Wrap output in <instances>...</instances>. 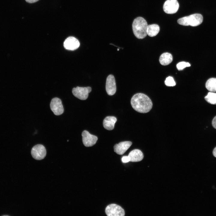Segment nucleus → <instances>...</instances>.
<instances>
[{
	"label": "nucleus",
	"mask_w": 216,
	"mask_h": 216,
	"mask_svg": "<svg viewBox=\"0 0 216 216\" xmlns=\"http://www.w3.org/2000/svg\"><path fill=\"white\" fill-rule=\"evenodd\" d=\"M130 103L135 110L142 113L148 112L152 106V103L150 98L146 95L141 93L134 94L131 99Z\"/></svg>",
	"instance_id": "obj_1"
},
{
	"label": "nucleus",
	"mask_w": 216,
	"mask_h": 216,
	"mask_svg": "<svg viewBox=\"0 0 216 216\" xmlns=\"http://www.w3.org/2000/svg\"><path fill=\"white\" fill-rule=\"evenodd\" d=\"M148 24L143 18L138 17L135 18L132 24V29L134 35L138 39H143L147 35Z\"/></svg>",
	"instance_id": "obj_2"
},
{
	"label": "nucleus",
	"mask_w": 216,
	"mask_h": 216,
	"mask_svg": "<svg viewBox=\"0 0 216 216\" xmlns=\"http://www.w3.org/2000/svg\"><path fill=\"white\" fill-rule=\"evenodd\" d=\"M203 20V17L201 14H195L180 18L178 20L177 22L183 26H196L202 23Z\"/></svg>",
	"instance_id": "obj_3"
},
{
	"label": "nucleus",
	"mask_w": 216,
	"mask_h": 216,
	"mask_svg": "<svg viewBox=\"0 0 216 216\" xmlns=\"http://www.w3.org/2000/svg\"><path fill=\"white\" fill-rule=\"evenodd\" d=\"M91 91L92 88L89 86L84 87L77 86L73 88L72 92L74 96L79 99L84 100L87 98L88 94Z\"/></svg>",
	"instance_id": "obj_4"
},
{
	"label": "nucleus",
	"mask_w": 216,
	"mask_h": 216,
	"mask_svg": "<svg viewBox=\"0 0 216 216\" xmlns=\"http://www.w3.org/2000/svg\"><path fill=\"white\" fill-rule=\"evenodd\" d=\"M105 213L108 216H124L125 215L123 209L115 204L108 205L105 209Z\"/></svg>",
	"instance_id": "obj_5"
},
{
	"label": "nucleus",
	"mask_w": 216,
	"mask_h": 216,
	"mask_svg": "<svg viewBox=\"0 0 216 216\" xmlns=\"http://www.w3.org/2000/svg\"><path fill=\"white\" fill-rule=\"evenodd\" d=\"M31 154L33 158L40 160L43 159L46 154V150L45 147L41 144H37L32 148Z\"/></svg>",
	"instance_id": "obj_6"
},
{
	"label": "nucleus",
	"mask_w": 216,
	"mask_h": 216,
	"mask_svg": "<svg viewBox=\"0 0 216 216\" xmlns=\"http://www.w3.org/2000/svg\"><path fill=\"white\" fill-rule=\"evenodd\" d=\"M50 106L51 110L56 115H61L64 112L62 101L58 98H55L52 99Z\"/></svg>",
	"instance_id": "obj_7"
},
{
	"label": "nucleus",
	"mask_w": 216,
	"mask_h": 216,
	"mask_svg": "<svg viewBox=\"0 0 216 216\" xmlns=\"http://www.w3.org/2000/svg\"><path fill=\"white\" fill-rule=\"evenodd\" d=\"M179 7L177 0H167L163 5V10L168 14H173L176 13Z\"/></svg>",
	"instance_id": "obj_8"
},
{
	"label": "nucleus",
	"mask_w": 216,
	"mask_h": 216,
	"mask_svg": "<svg viewBox=\"0 0 216 216\" xmlns=\"http://www.w3.org/2000/svg\"><path fill=\"white\" fill-rule=\"evenodd\" d=\"M82 141L84 145L86 147H91L96 142L98 138L97 136L90 134L88 131L84 130L82 133Z\"/></svg>",
	"instance_id": "obj_9"
},
{
	"label": "nucleus",
	"mask_w": 216,
	"mask_h": 216,
	"mask_svg": "<svg viewBox=\"0 0 216 216\" xmlns=\"http://www.w3.org/2000/svg\"><path fill=\"white\" fill-rule=\"evenodd\" d=\"M106 89L109 95L114 94L116 91V86L114 76L111 74L109 75L106 80Z\"/></svg>",
	"instance_id": "obj_10"
},
{
	"label": "nucleus",
	"mask_w": 216,
	"mask_h": 216,
	"mask_svg": "<svg viewBox=\"0 0 216 216\" xmlns=\"http://www.w3.org/2000/svg\"><path fill=\"white\" fill-rule=\"evenodd\" d=\"M79 40L74 37L70 36L67 38L64 43V46L67 50H74L80 46Z\"/></svg>",
	"instance_id": "obj_11"
},
{
	"label": "nucleus",
	"mask_w": 216,
	"mask_h": 216,
	"mask_svg": "<svg viewBox=\"0 0 216 216\" xmlns=\"http://www.w3.org/2000/svg\"><path fill=\"white\" fill-rule=\"evenodd\" d=\"M132 144V142L129 141L121 142L114 146V152L118 154L122 155L129 148Z\"/></svg>",
	"instance_id": "obj_12"
},
{
	"label": "nucleus",
	"mask_w": 216,
	"mask_h": 216,
	"mask_svg": "<svg viewBox=\"0 0 216 216\" xmlns=\"http://www.w3.org/2000/svg\"><path fill=\"white\" fill-rule=\"evenodd\" d=\"M130 160L132 162H137L141 161L143 158V155L140 150L135 149L131 151L128 155Z\"/></svg>",
	"instance_id": "obj_13"
},
{
	"label": "nucleus",
	"mask_w": 216,
	"mask_h": 216,
	"mask_svg": "<svg viewBox=\"0 0 216 216\" xmlns=\"http://www.w3.org/2000/svg\"><path fill=\"white\" fill-rule=\"evenodd\" d=\"M116 121L117 119L114 116H107L103 120V126L107 130H112L114 129L115 124Z\"/></svg>",
	"instance_id": "obj_14"
},
{
	"label": "nucleus",
	"mask_w": 216,
	"mask_h": 216,
	"mask_svg": "<svg viewBox=\"0 0 216 216\" xmlns=\"http://www.w3.org/2000/svg\"><path fill=\"white\" fill-rule=\"evenodd\" d=\"M172 56L171 54L165 52L160 55L159 61L161 65H166L170 64L172 61Z\"/></svg>",
	"instance_id": "obj_15"
},
{
	"label": "nucleus",
	"mask_w": 216,
	"mask_h": 216,
	"mask_svg": "<svg viewBox=\"0 0 216 216\" xmlns=\"http://www.w3.org/2000/svg\"><path fill=\"white\" fill-rule=\"evenodd\" d=\"M160 31V27L156 24H153L148 26L147 33L149 36L153 37L156 36Z\"/></svg>",
	"instance_id": "obj_16"
},
{
	"label": "nucleus",
	"mask_w": 216,
	"mask_h": 216,
	"mask_svg": "<svg viewBox=\"0 0 216 216\" xmlns=\"http://www.w3.org/2000/svg\"><path fill=\"white\" fill-rule=\"evenodd\" d=\"M206 87L211 92H216V78H212L208 79L206 82Z\"/></svg>",
	"instance_id": "obj_17"
},
{
	"label": "nucleus",
	"mask_w": 216,
	"mask_h": 216,
	"mask_svg": "<svg viewBox=\"0 0 216 216\" xmlns=\"http://www.w3.org/2000/svg\"><path fill=\"white\" fill-rule=\"evenodd\" d=\"M205 100L209 103L216 104V93L211 92L208 93L205 97Z\"/></svg>",
	"instance_id": "obj_18"
},
{
	"label": "nucleus",
	"mask_w": 216,
	"mask_h": 216,
	"mask_svg": "<svg viewBox=\"0 0 216 216\" xmlns=\"http://www.w3.org/2000/svg\"><path fill=\"white\" fill-rule=\"evenodd\" d=\"M164 82L165 84L168 86H173L176 84L173 78L170 76H168L166 78Z\"/></svg>",
	"instance_id": "obj_19"
},
{
	"label": "nucleus",
	"mask_w": 216,
	"mask_h": 216,
	"mask_svg": "<svg viewBox=\"0 0 216 216\" xmlns=\"http://www.w3.org/2000/svg\"><path fill=\"white\" fill-rule=\"evenodd\" d=\"M190 66V64L188 62H179L176 65L177 69L179 70H182L186 67Z\"/></svg>",
	"instance_id": "obj_20"
},
{
	"label": "nucleus",
	"mask_w": 216,
	"mask_h": 216,
	"mask_svg": "<svg viewBox=\"0 0 216 216\" xmlns=\"http://www.w3.org/2000/svg\"><path fill=\"white\" fill-rule=\"evenodd\" d=\"M122 161L124 163L128 162L130 161V159L128 156H124L122 158Z\"/></svg>",
	"instance_id": "obj_21"
},
{
	"label": "nucleus",
	"mask_w": 216,
	"mask_h": 216,
	"mask_svg": "<svg viewBox=\"0 0 216 216\" xmlns=\"http://www.w3.org/2000/svg\"><path fill=\"white\" fill-rule=\"evenodd\" d=\"M212 124L213 127L216 129V116L213 118Z\"/></svg>",
	"instance_id": "obj_22"
},
{
	"label": "nucleus",
	"mask_w": 216,
	"mask_h": 216,
	"mask_svg": "<svg viewBox=\"0 0 216 216\" xmlns=\"http://www.w3.org/2000/svg\"><path fill=\"white\" fill-rule=\"evenodd\" d=\"M26 1L29 3H33L37 2L39 0H25Z\"/></svg>",
	"instance_id": "obj_23"
},
{
	"label": "nucleus",
	"mask_w": 216,
	"mask_h": 216,
	"mask_svg": "<svg viewBox=\"0 0 216 216\" xmlns=\"http://www.w3.org/2000/svg\"><path fill=\"white\" fill-rule=\"evenodd\" d=\"M213 155L216 157V147L214 149L213 151Z\"/></svg>",
	"instance_id": "obj_24"
}]
</instances>
